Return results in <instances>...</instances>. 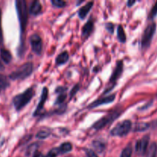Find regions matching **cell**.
<instances>
[{"label":"cell","mask_w":157,"mask_h":157,"mask_svg":"<svg viewBox=\"0 0 157 157\" xmlns=\"http://www.w3.org/2000/svg\"><path fill=\"white\" fill-rule=\"evenodd\" d=\"M34 95H35L34 87H29L21 94L15 95L12 99V104H13L15 110L17 111L21 110L23 107H25L32 101Z\"/></svg>","instance_id":"cell-1"},{"label":"cell","mask_w":157,"mask_h":157,"mask_svg":"<svg viewBox=\"0 0 157 157\" xmlns=\"http://www.w3.org/2000/svg\"><path fill=\"white\" fill-rule=\"evenodd\" d=\"M15 8H16L17 14H18V21H19L20 30H21V33L23 34L25 32L28 22V15H29L26 2L25 0H17L15 2Z\"/></svg>","instance_id":"cell-2"},{"label":"cell","mask_w":157,"mask_h":157,"mask_svg":"<svg viewBox=\"0 0 157 157\" xmlns=\"http://www.w3.org/2000/svg\"><path fill=\"white\" fill-rule=\"evenodd\" d=\"M33 71V64L31 62L25 63L24 64L20 66L19 67L12 71L9 75V79L12 81L16 80H24L30 76Z\"/></svg>","instance_id":"cell-3"},{"label":"cell","mask_w":157,"mask_h":157,"mask_svg":"<svg viewBox=\"0 0 157 157\" xmlns=\"http://www.w3.org/2000/svg\"><path fill=\"white\" fill-rule=\"evenodd\" d=\"M132 128V123L129 120L120 122L112 129L110 134L113 136H124L128 134Z\"/></svg>","instance_id":"cell-4"},{"label":"cell","mask_w":157,"mask_h":157,"mask_svg":"<svg viewBox=\"0 0 157 157\" xmlns=\"http://www.w3.org/2000/svg\"><path fill=\"white\" fill-rule=\"evenodd\" d=\"M121 113V110H115L113 111H112L111 113H109L108 115H107L104 117L101 118L99 121H97L93 126H92V128L95 129L97 130H101L102 128L105 127L106 126L108 125L109 124L113 122L115 119L118 117L120 116Z\"/></svg>","instance_id":"cell-5"},{"label":"cell","mask_w":157,"mask_h":157,"mask_svg":"<svg viewBox=\"0 0 157 157\" xmlns=\"http://www.w3.org/2000/svg\"><path fill=\"white\" fill-rule=\"evenodd\" d=\"M156 25L155 22L151 23L146 28L141 40V46L143 48H147L150 45L153 37L156 32Z\"/></svg>","instance_id":"cell-6"},{"label":"cell","mask_w":157,"mask_h":157,"mask_svg":"<svg viewBox=\"0 0 157 157\" xmlns=\"http://www.w3.org/2000/svg\"><path fill=\"white\" fill-rule=\"evenodd\" d=\"M29 41H30L31 46H32V49L36 55H41V52H42V41H41V37L38 35L34 34V35H31L30 38H29Z\"/></svg>","instance_id":"cell-7"},{"label":"cell","mask_w":157,"mask_h":157,"mask_svg":"<svg viewBox=\"0 0 157 157\" xmlns=\"http://www.w3.org/2000/svg\"><path fill=\"white\" fill-rule=\"evenodd\" d=\"M149 141H150V136H145L142 139L139 140L136 144V152L139 155L145 154L147 152V148H148Z\"/></svg>","instance_id":"cell-8"},{"label":"cell","mask_w":157,"mask_h":157,"mask_svg":"<svg viewBox=\"0 0 157 157\" xmlns=\"http://www.w3.org/2000/svg\"><path fill=\"white\" fill-rule=\"evenodd\" d=\"M123 70H124V63L122 61H118L116 64V67L110 78V82L116 83V81L119 79L120 77L122 75Z\"/></svg>","instance_id":"cell-9"},{"label":"cell","mask_w":157,"mask_h":157,"mask_svg":"<svg viewBox=\"0 0 157 157\" xmlns=\"http://www.w3.org/2000/svg\"><path fill=\"white\" fill-rule=\"evenodd\" d=\"M48 90L47 87H44L42 90V94H41V99H40L39 103H38V105L37 107L36 110H35V113H34V116H38L41 113V110H42L43 107H44V103H45L46 100L48 98Z\"/></svg>","instance_id":"cell-10"},{"label":"cell","mask_w":157,"mask_h":157,"mask_svg":"<svg viewBox=\"0 0 157 157\" xmlns=\"http://www.w3.org/2000/svg\"><path fill=\"white\" fill-rule=\"evenodd\" d=\"M115 99V94H111L110 96L105 97V98H100L98 101H95L94 102L91 103L90 105L88 106V108H94V107H99V106L103 105V104H109V103H111L114 101Z\"/></svg>","instance_id":"cell-11"},{"label":"cell","mask_w":157,"mask_h":157,"mask_svg":"<svg viewBox=\"0 0 157 157\" xmlns=\"http://www.w3.org/2000/svg\"><path fill=\"white\" fill-rule=\"evenodd\" d=\"M41 5L39 1L35 0L31 4L30 8H29V13L33 15H37L41 12Z\"/></svg>","instance_id":"cell-12"},{"label":"cell","mask_w":157,"mask_h":157,"mask_svg":"<svg viewBox=\"0 0 157 157\" xmlns=\"http://www.w3.org/2000/svg\"><path fill=\"white\" fill-rule=\"evenodd\" d=\"M93 5L94 2H87L85 6H83V7H81V9H80V10L78 11V15H79V17L81 19H84V18L87 16L89 11L91 9Z\"/></svg>","instance_id":"cell-13"},{"label":"cell","mask_w":157,"mask_h":157,"mask_svg":"<svg viewBox=\"0 0 157 157\" xmlns=\"http://www.w3.org/2000/svg\"><path fill=\"white\" fill-rule=\"evenodd\" d=\"M94 29V22L91 19L89 20L82 29V35L84 38H87L89 35H90V33L92 32Z\"/></svg>","instance_id":"cell-14"},{"label":"cell","mask_w":157,"mask_h":157,"mask_svg":"<svg viewBox=\"0 0 157 157\" xmlns=\"http://www.w3.org/2000/svg\"><path fill=\"white\" fill-rule=\"evenodd\" d=\"M0 57H1L3 62L6 63V64H9L12 59V56L11 52L6 48L0 49Z\"/></svg>","instance_id":"cell-15"},{"label":"cell","mask_w":157,"mask_h":157,"mask_svg":"<svg viewBox=\"0 0 157 157\" xmlns=\"http://www.w3.org/2000/svg\"><path fill=\"white\" fill-rule=\"evenodd\" d=\"M92 145L95 151L98 152V153H103L106 148V143L104 140H96L94 141Z\"/></svg>","instance_id":"cell-16"},{"label":"cell","mask_w":157,"mask_h":157,"mask_svg":"<svg viewBox=\"0 0 157 157\" xmlns=\"http://www.w3.org/2000/svg\"><path fill=\"white\" fill-rule=\"evenodd\" d=\"M69 59V55L67 52H63L62 53L59 54L58 57L56 58V64L58 65L61 64H64L68 61Z\"/></svg>","instance_id":"cell-17"},{"label":"cell","mask_w":157,"mask_h":157,"mask_svg":"<svg viewBox=\"0 0 157 157\" xmlns=\"http://www.w3.org/2000/svg\"><path fill=\"white\" fill-rule=\"evenodd\" d=\"M9 85L10 82L7 77L2 74H0V92L6 90L8 87H9Z\"/></svg>","instance_id":"cell-18"},{"label":"cell","mask_w":157,"mask_h":157,"mask_svg":"<svg viewBox=\"0 0 157 157\" xmlns=\"http://www.w3.org/2000/svg\"><path fill=\"white\" fill-rule=\"evenodd\" d=\"M149 127H150V124H147V123H137V124L135 125L134 129H133V131L135 132L145 131V130H148Z\"/></svg>","instance_id":"cell-19"},{"label":"cell","mask_w":157,"mask_h":157,"mask_svg":"<svg viewBox=\"0 0 157 157\" xmlns=\"http://www.w3.org/2000/svg\"><path fill=\"white\" fill-rule=\"evenodd\" d=\"M72 145L71 143H64L58 147L60 153H66L72 150Z\"/></svg>","instance_id":"cell-20"},{"label":"cell","mask_w":157,"mask_h":157,"mask_svg":"<svg viewBox=\"0 0 157 157\" xmlns=\"http://www.w3.org/2000/svg\"><path fill=\"white\" fill-rule=\"evenodd\" d=\"M157 153V144L156 143H153L150 145V148L147 152V157H156Z\"/></svg>","instance_id":"cell-21"},{"label":"cell","mask_w":157,"mask_h":157,"mask_svg":"<svg viewBox=\"0 0 157 157\" xmlns=\"http://www.w3.org/2000/svg\"><path fill=\"white\" fill-rule=\"evenodd\" d=\"M117 37L120 41H121L122 43L126 42V41H127V37H126L125 32H124V28L121 25H119L117 28Z\"/></svg>","instance_id":"cell-22"},{"label":"cell","mask_w":157,"mask_h":157,"mask_svg":"<svg viewBox=\"0 0 157 157\" xmlns=\"http://www.w3.org/2000/svg\"><path fill=\"white\" fill-rule=\"evenodd\" d=\"M132 153H133V148L130 144L124 149V150L121 153V157H131Z\"/></svg>","instance_id":"cell-23"},{"label":"cell","mask_w":157,"mask_h":157,"mask_svg":"<svg viewBox=\"0 0 157 157\" xmlns=\"http://www.w3.org/2000/svg\"><path fill=\"white\" fill-rule=\"evenodd\" d=\"M50 136V132L48 130H41L40 131L38 132V133L36 134V137L39 140H44L46 139L47 137Z\"/></svg>","instance_id":"cell-24"},{"label":"cell","mask_w":157,"mask_h":157,"mask_svg":"<svg viewBox=\"0 0 157 157\" xmlns=\"http://www.w3.org/2000/svg\"><path fill=\"white\" fill-rule=\"evenodd\" d=\"M52 3L54 6L58 8H62L66 6V2L62 1V0H52Z\"/></svg>","instance_id":"cell-25"},{"label":"cell","mask_w":157,"mask_h":157,"mask_svg":"<svg viewBox=\"0 0 157 157\" xmlns=\"http://www.w3.org/2000/svg\"><path fill=\"white\" fill-rule=\"evenodd\" d=\"M157 15V2L156 3H155V5L153 6V9H151V11H150V18H155Z\"/></svg>","instance_id":"cell-26"},{"label":"cell","mask_w":157,"mask_h":157,"mask_svg":"<svg viewBox=\"0 0 157 157\" xmlns=\"http://www.w3.org/2000/svg\"><path fill=\"white\" fill-rule=\"evenodd\" d=\"M3 32H2V10L0 8V45L3 44Z\"/></svg>","instance_id":"cell-27"},{"label":"cell","mask_w":157,"mask_h":157,"mask_svg":"<svg viewBox=\"0 0 157 157\" xmlns=\"http://www.w3.org/2000/svg\"><path fill=\"white\" fill-rule=\"evenodd\" d=\"M58 154H60V152L59 150H58V148L53 149V150H52L50 152H49L48 154L47 155V156L46 157H56Z\"/></svg>","instance_id":"cell-28"},{"label":"cell","mask_w":157,"mask_h":157,"mask_svg":"<svg viewBox=\"0 0 157 157\" xmlns=\"http://www.w3.org/2000/svg\"><path fill=\"white\" fill-rule=\"evenodd\" d=\"M66 94H61L59 95V97L58 98V99H57L56 102H55V104H61L63 102H64V101H65L66 99Z\"/></svg>","instance_id":"cell-29"},{"label":"cell","mask_w":157,"mask_h":157,"mask_svg":"<svg viewBox=\"0 0 157 157\" xmlns=\"http://www.w3.org/2000/svg\"><path fill=\"white\" fill-rule=\"evenodd\" d=\"M79 88H80V86L78 85V84H76V85L73 87V89H72L71 91V93H70L71 98H72V97L75 96V95L76 94L77 92H78V90H79Z\"/></svg>","instance_id":"cell-30"},{"label":"cell","mask_w":157,"mask_h":157,"mask_svg":"<svg viewBox=\"0 0 157 157\" xmlns=\"http://www.w3.org/2000/svg\"><path fill=\"white\" fill-rule=\"evenodd\" d=\"M106 29H107V31H108L109 32L113 33V30H114V25H113L112 23H107V24H106Z\"/></svg>","instance_id":"cell-31"},{"label":"cell","mask_w":157,"mask_h":157,"mask_svg":"<svg viewBox=\"0 0 157 157\" xmlns=\"http://www.w3.org/2000/svg\"><path fill=\"white\" fill-rule=\"evenodd\" d=\"M86 153L87 157H98V155L91 150H86Z\"/></svg>","instance_id":"cell-32"},{"label":"cell","mask_w":157,"mask_h":157,"mask_svg":"<svg viewBox=\"0 0 157 157\" xmlns=\"http://www.w3.org/2000/svg\"><path fill=\"white\" fill-rule=\"evenodd\" d=\"M66 90L65 87H58V88L56 89V92L57 93H61V94H64V92Z\"/></svg>","instance_id":"cell-33"},{"label":"cell","mask_w":157,"mask_h":157,"mask_svg":"<svg viewBox=\"0 0 157 157\" xmlns=\"http://www.w3.org/2000/svg\"><path fill=\"white\" fill-rule=\"evenodd\" d=\"M33 157H44L43 155L41 154V153H38V152H35V155H34Z\"/></svg>","instance_id":"cell-34"},{"label":"cell","mask_w":157,"mask_h":157,"mask_svg":"<svg viewBox=\"0 0 157 157\" xmlns=\"http://www.w3.org/2000/svg\"><path fill=\"white\" fill-rule=\"evenodd\" d=\"M135 2H136V1H129L128 2H127V6H128L129 7H131Z\"/></svg>","instance_id":"cell-35"},{"label":"cell","mask_w":157,"mask_h":157,"mask_svg":"<svg viewBox=\"0 0 157 157\" xmlns=\"http://www.w3.org/2000/svg\"><path fill=\"white\" fill-rule=\"evenodd\" d=\"M5 69V67H4V65H3L2 64V63L1 62V61H0V71H3Z\"/></svg>","instance_id":"cell-36"}]
</instances>
